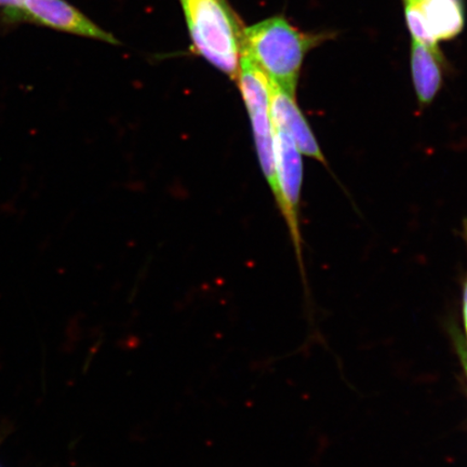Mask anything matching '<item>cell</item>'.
<instances>
[{
    "label": "cell",
    "mask_w": 467,
    "mask_h": 467,
    "mask_svg": "<svg viewBox=\"0 0 467 467\" xmlns=\"http://www.w3.org/2000/svg\"><path fill=\"white\" fill-rule=\"evenodd\" d=\"M320 37L299 31L282 16L244 27L242 52L282 89L296 95L303 61Z\"/></svg>",
    "instance_id": "obj_1"
},
{
    "label": "cell",
    "mask_w": 467,
    "mask_h": 467,
    "mask_svg": "<svg viewBox=\"0 0 467 467\" xmlns=\"http://www.w3.org/2000/svg\"><path fill=\"white\" fill-rule=\"evenodd\" d=\"M192 49L220 72L236 79L244 27L226 0H180Z\"/></svg>",
    "instance_id": "obj_2"
},
{
    "label": "cell",
    "mask_w": 467,
    "mask_h": 467,
    "mask_svg": "<svg viewBox=\"0 0 467 467\" xmlns=\"http://www.w3.org/2000/svg\"><path fill=\"white\" fill-rule=\"evenodd\" d=\"M250 117L263 174L277 202L275 142L271 115V80L253 58L242 52L236 78Z\"/></svg>",
    "instance_id": "obj_3"
},
{
    "label": "cell",
    "mask_w": 467,
    "mask_h": 467,
    "mask_svg": "<svg viewBox=\"0 0 467 467\" xmlns=\"http://www.w3.org/2000/svg\"><path fill=\"white\" fill-rule=\"evenodd\" d=\"M274 125V124H273ZM277 181V206L287 223L297 261L302 263L299 207L303 184L302 154L288 134L274 126Z\"/></svg>",
    "instance_id": "obj_4"
},
{
    "label": "cell",
    "mask_w": 467,
    "mask_h": 467,
    "mask_svg": "<svg viewBox=\"0 0 467 467\" xmlns=\"http://www.w3.org/2000/svg\"><path fill=\"white\" fill-rule=\"evenodd\" d=\"M406 21L413 40L441 50V40L452 39L465 23L462 0H404Z\"/></svg>",
    "instance_id": "obj_5"
},
{
    "label": "cell",
    "mask_w": 467,
    "mask_h": 467,
    "mask_svg": "<svg viewBox=\"0 0 467 467\" xmlns=\"http://www.w3.org/2000/svg\"><path fill=\"white\" fill-rule=\"evenodd\" d=\"M16 21L32 22L108 44H119L113 34L97 26L67 0H25Z\"/></svg>",
    "instance_id": "obj_6"
},
{
    "label": "cell",
    "mask_w": 467,
    "mask_h": 467,
    "mask_svg": "<svg viewBox=\"0 0 467 467\" xmlns=\"http://www.w3.org/2000/svg\"><path fill=\"white\" fill-rule=\"evenodd\" d=\"M272 85L271 115L274 126L288 134L302 155L327 166V160L309 127L306 116L297 105L296 95Z\"/></svg>",
    "instance_id": "obj_7"
},
{
    "label": "cell",
    "mask_w": 467,
    "mask_h": 467,
    "mask_svg": "<svg viewBox=\"0 0 467 467\" xmlns=\"http://www.w3.org/2000/svg\"><path fill=\"white\" fill-rule=\"evenodd\" d=\"M411 74L414 90L421 107L431 104L442 85V55L412 39Z\"/></svg>",
    "instance_id": "obj_8"
},
{
    "label": "cell",
    "mask_w": 467,
    "mask_h": 467,
    "mask_svg": "<svg viewBox=\"0 0 467 467\" xmlns=\"http://www.w3.org/2000/svg\"><path fill=\"white\" fill-rule=\"evenodd\" d=\"M25 0H0V9L4 10L10 21H16Z\"/></svg>",
    "instance_id": "obj_9"
},
{
    "label": "cell",
    "mask_w": 467,
    "mask_h": 467,
    "mask_svg": "<svg viewBox=\"0 0 467 467\" xmlns=\"http://www.w3.org/2000/svg\"><path fill=\"white\" fill-rule=\"evenodd\" d=\"M464 237L467 244V220L464 221ZM463 318L465 324V329L467 332V277L465 280L464 290H463Z\"/></svg>",
    "instance_id": "obj_10"
}]
</instances>
